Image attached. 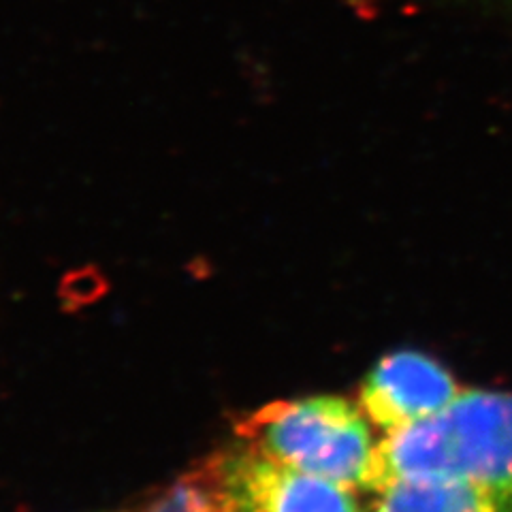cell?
<instances>
[{
    "label": "cell",
    "mask_w": 512,
    "mask_h": 512,
    "mask_svg": "<svg viewBox=\"0 0 512 512\" xmlns=\"http://www.w3.org/2000/svg\"><path fill=\"white\" fill-rule=\"evenodd\" d=\"M455 476L512 495V391H461L431 419L387 431L372 453L363 489Z\"/></svg>",
    "instance_id": "6da1fadb"
},
{
    "label": "cell",
    "mask_w": 512,
    "mask_h": 512,
    "mask_svg": "<svg viewBox=\"0 0 512 512\" xmlns=\"http://www.w3.org/2000/svg\"><path fill=\"white\" fill-rule=\"evenodd\" d=\"M237 436L271 461L350 489H363L376 446L363 412L333 395L267 404L237 423Z\"/></svg>",
    "instance_id": "7a4b0ae2"
},
{
    "label": "cell",
    "mask_w": 512,
    "mask_h": 512,
    "mask_svg": "<svg viewBox=\"0 0 512 512\" xmlns=\"http://www.w3.org/2000/svg\"><path fill=\"white\" fill-rule=\"evenodd\" d=\"M461 389L436 359L416 350L382 357L361 387V410L384 431L423 423L444 412Z\"/></svg>",
    "instance_id": "3957f363"
},
{
    "label": "cell",
    "mask_w": 512,
    "mask_h": 512,
    "mask_svg": "<svg viewBox=\"0 0 512 512\" xmlns=\"http://www.w3.org/2000/svg\"><path fill=\"white\" fill-rule=\"evenodd\" d=\"M233 512H361L350 487L286 468L244 446L229 453Z\"/></svg>",
    "instance_id": "277c9868"
},
{
    "label": "cell",
    "mask_w": 512,
    "mask_h": 512,
    "mask_svg": "<svg viewBox=\"0 0 512 512\" xmlns=\"http://www.w3.org/2000/svg\"><path fill=\"white\" fill-rule=\"evenodd\" d=\"M370 512H512V495L455 476L402 480L376 493Z\"/></svg>",
    "instance_id": "5b68a950"
},
{
    "label": "cell",
    "mask_w": 512,
    "mask_h": 512,
    "mask_svg": "<svg viewBox=\"0 0 512 512\" xmlns=\"http://www.w3.org/2000/svg\"><path fill=\"white\" fill-rule=\"evenodd\" d=\"M143 512H233L229 453L201 461Z\"/></svg>",
    "instance_id": "8992f818"
}]
</instances>
